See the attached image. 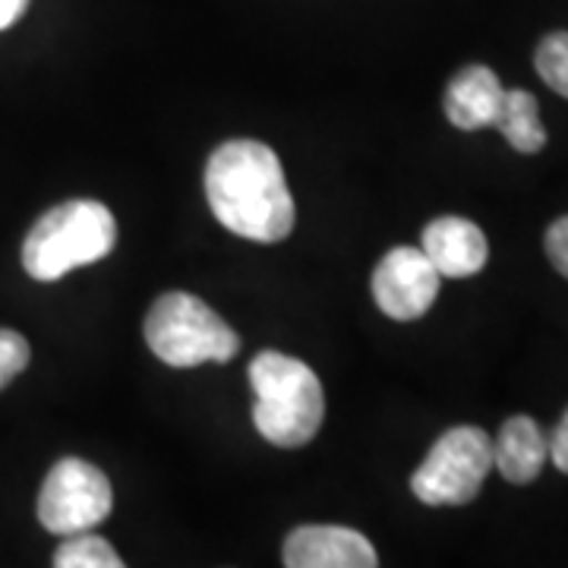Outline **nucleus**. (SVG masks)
I'll return each instance as SVG.
<instances>
[{"label": "nucleus", "instance_id": "obj_6", "mask_svg": "<svg viewBox=\"0 0 568 568\" xmlns=\"http://www.w3.org/2000/svg\"><path fill=\"white\" fill-rule=\"evenodd\" d=\"M114 493L102 470L82 458H63L48 470L39 493V521L51 534H80L102 525Z\"/></svg>", "mask_w": 568, "mask_h": 568}, {"label": "nucleus", "instance_id": "obj_1", "mask_svg": "<svg viewBox=\"0 0 568 568\" xmlns=\"http://www.w3.org/2000/svg\"><path fill=\"white\" fill-rule=\"evenodd\" d=\"M212 215L237 237L278 244L294 227V200L278 155L256 140H231L205 164Z\"/></svg>", "mask_w": 568, "mask_h": 568}, {"label": "nucleus", "instance_id": "obj_7", "mask_svg": "<svg viewBox=\"0 0 568 568\" xmlns=\"http://www.w3.org/2000/svg\"><path fill=\"white\" fill-rule=\"evenodd\" d=\"M443 275L426 260L424 250L395 246L373 272V297L388 320L414 323L433 306Z\"/></svg>", "mask_w": 568, "mask_h": 568}, {"label": "nucleus", "instance_id": "obj_14", "mask_svg": "<svg viewBox=\"0 0 568 568\" xmlns=\"http://www.w3.org/2000/svg\"><path fill=\"white\" fill-rule=\"evenodd\" d=\"M534 63L549 89L568 99V32H552L540 41Z\"/></svg>", "mask_w": 568, "mask_h": 568}, {"label": "nucleus", "instance_id": "obj_13", "mask_svg": "<svg viewBox=\"0 0 568 568\" xmlns=\"http://www.w3.org/2000/svg\"><path fill=\"white\" fill-rule=\"evenodd\" d=\"M54 566L58 568H121L123 559L114 552V547L89 534V530H80V534H67L58 552H54Z\"/></svg>", "mask_w": 568, "mask_h": 568}, {"label": "nucleus", "instance_id": "obj_2", "mask_svg": "<svg viewBox=\"0 0 568 568\" xmlns=\"http://www.w3.org/2000/svg\"><path fill=\"white\" fill-rule=\"evenodd\" d=\"M250 386L256 392L253 424L263 439L278 448H301L316 439L325 395L320 376L304 361L263 351L250 364Z\"/></svg>", "mask_w": 568, "mask_h": 568}, {"label": "nucleus", "instance_id": "obj_3", "mask_svg": "<svg viewBox=\"0 0 568 568\" xmlns=\"http://www.w3.org/2000/svg\"><path fill=\"white\" fill-rule=\"evenodd\" d=\"M118 241L111 209L95 200L54 205L32 224L22 244V268L36 282H58L80 265L104 260Z\"/></svg>", "mask_w": 568, "mask_h": 568}, {"label": "nucleus", "instance_id": "obj_10", "mask_svg": "<svg viewBox=\"0 0 568 568\" xmlns=\"http://www.w3.org/2000/svg\"><path fill=\"white\" fill-rule=\"evenodd\" d=\"M503 82L489 67H465L446 89V118L458 130H484L493 126L503 104Z\"/></svg>", "mask_w": 568, "mask_h": 568}, {"label": "nucleus", "instance_id": "obj_15", "mask_svg": "<svg viewBox=\"0 0 568 568\" xmlns=\"http://www.w3.org/2000/svg\"><path fill=\"white\" fill-rule=\"evenodd\" d=\"M29 342L13 328H0V388H7L29 366Z\"/></svg>", "mask_w": 568, "mask_h": 568}, {"label": "nucleus", "instance_id": "obj_16", "mask_svg": "<svg viewBox=\"0 0 568 568\" xmlns=\"http://www.w3.org/2000/svg\"><path fill=\"white\" fill-rule=\"evenodd\" d=\"M547 256L556 265V272L568 278V215L559 222L549 224L547 231Z\"/></svg>", "mask_w": 568, "mask_h": 568}, {"label": "nucleus", "instance_id": "obj_9", "mask_svg": "<svg viewBox=\"0 0 568 568\" xmlns=\"http://www.w3.org/2000/svg\"><path fill=\"white\" fill-rule=\"evenodd\" d=\"M420 250L443 278H470L487 265L489 256L484 231L458 215H443L426 224Z\"/></svg>", "mask_w": 568, "mask_h": 568}, {"label": "nucleus", "instance_id": "obj_18", "mask_svg": "<svg viewBox=\"0 0 568 568\" xmlns=\"http://www.w3.org/2000/svg\"><path fill=\"white\" fill-rule=\"evenodd\" d=\"M29 0H0V29H10L26 13Z\"/></svg>", "mask_w": 568, "mask_h": 568}, {"label": "nucleus", "instance_id": "obj_8", "mask_svg": "<svg viewBox=\"0 0 568 568\" xmlns=\"http://www.w3.org/2000/svg\"><path fill=\"white\" fill-rule=\"evenodd\" d=\"M287 568H373L379 556L361 530L342 525H304L284 540Z\"/></svg>", "mask_w": 568, "mask_h": 568}, {"label": "nucleus", "instance_id": "obj_5", "mask_svg": "<svg viewBox=\"0 0 568 568\" xmlns=\"http://www.w3.org/2000/svg\"><path fill=\"white\" fill-rule=\"evenodd\" d=\"M493 470V439L480 426H452L410 477L424 506H467Z\"/></svg>", "mask_w": 568, "mask_h": 568}, {"label": "nucleus", "instance_id": "obj_11", "mask_svg": "<svg viewBox=\"0 0 568 568\" xmlns=\"http://www.w3.org/2000/svg\"><path fill=\"white\" fill-rule=\"evenodd\" d=\"M549 462L547 433L525 414L508 417L496 443H493V465L508 484H530L540 477V470Z\"/></svg>", "mask_w": 568, "mask_h": 568}, {"label": "nucleus", "instance_id": "obj_4", "mask_svg": "<svg viewBox=\"0 0 568 568\" xmlns=\"http://www.w3.org/2000/svg\"><path fill=\"white\" fill-rule=\"evenodd\" d=\"M145 342L152 354L168 366L227 364L237 351L241 338L222 316L193 294L171 291L162 294L145 316Z\"/></svg>", "mask_w": 568, "mask_h": 568}, {"label": "nucleus", "instance_id": "obj_12", "mask_svg": "<svg viewBox=\"0 0 568 568\" xmlns=\"http://www.w3.org/2000/svg\"><path fill=\"white\" fill-rule=\"evenodd\" d=\"M493 126L506 136L515 152L534 155V152H540L547 145V130L540 123L537 99L525 89H511V92L503 95V104H499V114H496Z\"/></svg>", "mask_w": 568, "mask_h": 568}, {"label": "nucleus", "instance_id": "obj_17", "mask_svg": "<svg viewBox=\"0 0 568 568\" xmlns=\"http://www.w3.org/2000/svg\"><path fill=\"white\" fill-rule=\"evenodd\" d=\"M549 443V462L559 467L562 474H568V407L562 414V420L556 424V429L547 436Z\"/></svg>", "mask_w": 568, "mask_h": 568}]
</instances>
